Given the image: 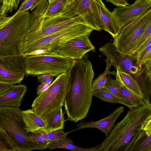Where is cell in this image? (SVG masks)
I'll return each instance as SVG.
<instances>
[{
	"mask_svg": "<svg viewBox=\"0 0 151 151\" xmlns=\"http://www.w3.org/2000/svg\"><path fill=\"white\" fill-rule=\"evenodd\" d=\"M68 74L69 88L63 104L65 121L76 123L87 116L92 104L94 73L91 62L82 59L74 60Z\"/></svg>",
	"mask_w": 151,
	"mask_h": 151,
	"instance_id": "obj_1",
	"label": "cell"
},
{
	"mask_svg": "<svg viewBox=\"0 0 151 151\" xmlns=\"http://www.w3.org/2000/svg\"><path fill=\"white\" fill-rule=\"evenodd\" d=\"M0 14V62L7 68L25 72L23 55L30 14L25 11L10 17Z\"/></svg>",
	"mask_w": 151,
	"mask_h": 151,
	"instance_id": "obj_2",
	"label": "cell"
},
{
	"mask_svg": "<svg viewBox=\"0 0 151 151\" xmlns=\"http://www.w3.org/2000/svg\"><path fill=\"white\" fill-rule=\"evenodd\" d=\"M151 115L150 103L130 109L96 151H129L142 130L143 123Z\"/></svg>",
	"mask_w": 151,
	"mask_h": 151,
	"instance_id": "obj_3",
	"label": "cell"
},
{
	"mask_svg": "<svg viewBox=\"0 0 151 151\" xmlns=\"http://www.w3.org/2000/svg\"><path fill=\"white\" fill-rule=\"evenodd\" d=\"M22 112L16 107H0V128L6 133L18 151L46 149L29 137L25 129Z\"/></svg>",
	"mask_w": 151,
	"mask_h": 151,
	"instance_id": "obj_4",
	"label": "cell"
},
{
	"mask_svg": "<svg viewBox=\"0 0 151 151\" xmlns=\"http://www.w3.org/2000/svg\"><path fill=\"white\" fill-rule=\"evenodd\" d=\"M69 86L68 72L58 75L48 88L35 98L31 109L47 120L63 106Z\"/></svg>",
	"mask_w": 151,
	"mask_h": 151,
	"instance_id": "obj_5",
	"label": "cell"
},
{
	"mask_svg": "<svg viewBox=\"0 0 151 151\" xmlns=\"http://www.w3.org/2000/svg\"><path fill=\"white\" fill-rule=\"evenodd\" d=\"M24 57L25 73L27 76L50 74L57 76L68 73L74 62V60L65 57L58 52L53 50Z\"/></svg>",
	"mask_w": 151,
	"mask_h": 151,
	"instance_id": "obj_6",
	"label": "cell"
},
{
	"mask_svg": "<svg viewBox=\"0 0 151 151\" xmlns=\"http://www.w3.org/2000/svg\"><path fill=\"white\" fill-rule=\"evenodd\" d=\"M93 30L84 24L75 25L41 37L25 47L23 55L38 50H50L58 52L69 41L76 37L89 35Z\"/></svg>",
	"mask_w": 151,
	"mask_h": 151,
	"instance_id": "obj_7",
	"label": "cell"
},
{
	"mask_svg": "<svg viewBox=\"0 0 151 151\" xmlns=\"http://www.w3.org/2000/svg\"><path fill=\"white\" fill-rule=\"evenodd\" d=\"M99 50L112 63L116 70L129 74L139 83L142 67L137 65L136 55L120 51L113 42L107 43L100 47Z\"/></svg>",
	"mask_w": 151,
	"mask_h": 151,
	"instance_id": "obj_8",
	"label": "cell"
},
{
	"mask_svg": "<svg viewBox=\"0 0 151 151\" xmlns=\"http://www.w3.org/2000/svg\"><path fill=\"white\" fill-rule=\"evenodd\" d=\"M93 0H68L63 9L57 14L61 16L73 19L93 30L100 31L102 27L93 15L91 7Z\"/></svg>",
	"mask_w": 151,
	"mask_h": 151,
	"instance_id": "obj_9",
	"label": "cell"
},
{
	"mask_svg": "<svg viewBox=\"0 0 151 151\" xmlns=\"http://www.w3.org/2000/svg\"><path fill=\"white\" fill-rule=\"evenodd\" d=\"M151 22V12L143 17L128 32H119L113 37V43L120 51L131 55L135 44Z\"/></svg>",
	"mask_w": 151,
	"mask_h": 151,
	"instance_id": "obj_10",
	"label": "cell"
},
{
	"mask_svg": "<svg viewBox=\"0 0 151 151\" xmlns=\"http://www.w3.org/2000/svg\"><path fill=\"white\" fill-rule=\"evenodd\" d=\"M151 7V2L136 0L132 4L114 9L112 12L121 29L133 20L143 15Z\"/></svg>",
	"mask_w": 151,
	"mask_h": 151,
	"instance_id": "obj_11",
	"label": "cell"
},
{
	"mask_svg": "<svg viewBox=\"0 0 151 151\" xmlns=\"http://www.w3.org/2000/svg\"><path fill=\"white\" fill-rule=\"evenodd\" d=\"M93 13L102 29L109 32L113 37L116 36L121 29L112 12L106 8L101 0H93Z\"/></svg>",
	"mask_w": 151,
	"mask_h": 151,
	"instance_id": "obj_12",
	"label": "cell"
},
{
	"mask_svg": "<svg viewBox=\"0 0 151 151\" xmlns=\"http://www.w3.org/2000/svg\"><path fill=\"white\" fill-rule=\"evenodd\" d=\"M89 35H81L68 41L62 47L59 53L62 55L74 60L82 59L83 56L95 47L89 38Z\"/></svg>",
	"mask_w": 151,
	"mask_h": 151,
	"instance_id": "obj_13",
	"label": "cell"
},
{
	"mask_svg": "<svg viewBox=\"0 0 151 151\" xmlns=\"http://www.w3.org/2000/svg\"><path fill=\"white\" fill-rule=\"evenodd\" d=\"M124 111V107L120 106L107 117L98 121L87 122L81 120L76 125L77 127L72 131L86 128H96L104 133L107 137L114 126L116 120Z\"/></svg>",
	"mask_w": 151,
	"mask_h": 151,
	"instance_id": "obj_14",
	"label": "cell"
},
{
	"mask_svg": "<svg viewBox=\"0 0 151 151\" xmlns=\"http://www.w3.org/2000/svg\"><path fill=\"white\" fill-rule=\"evenodd\" d=\"M27 90L24 85H14L8 92L0 96V107L19 108Z\"/></svg>",
	"mask_w": 151,
	"mask_h": 151,
	"instance_id": "obj_15",
	"label": "cell"
},
{
	"mask_svg": "<svg viewBox=\"0 0 151 151\" xmlns=\"http://www.w3.org/2000/svg\"><path fill=\"white\" fill-rule=\"evenodd\" d=\"M25 129L28 133H35L37 131L43 132L47 125V121L31 109L22 111Z\"/></svg>",
	"mask_w": 151,
	"mask_h": 151,
	"instance_id": "obj_16",
	"label": "cell"
},
{
	"mask_svg": "<svg viewBox=\"0 0 151 151\" xmlns=\"http://www.w3.org/2000/svg\"><path fill=\"white\" fill-rule=\"evenodd\" d=\"M139 85L141 97L146 104L150 103L151 96V60L142 66Z\"/></svg>",
	"mask_w": 151,
	"mask_h": 151,
	"instance_id": "obj_17",
	"label": "cell"
},
{
	"mask_svg": "<svg viewBox=\"0 0 151 151\" xmlns=\"http://www.w3.org/2000/svg\"><path fill=\"white\" fill-rule=\"evenodd\" d=\"M25 75L24 72L6 67L0 62V82L14 85L20 84Z\"/></svg>",
	"mask_w": 151,
	"mask_h": 151,
	"instance_id": "obj_18",
	"label": "cell"
},
{
	"mask_svg": "<svg viewBox=\"0 0 151 151\" xmlns=\"http://www.w3.org/2000/svg\"><path fill=\"white\" fill-rule=\"evenodd\" d=\"M116 79L122 85L136 95L141 97L139 84L131 75L119 70H116Z\"/></svg>",
	"mask_w": 151,
	"mask_h": 151,
	"instance_id": "obj_19",
	"label": "cell"
},
{
	"mask_svg": "<svg viewBox=\"0 0 151 151\" xmlns=\"http://www.w3.org/2000/svg\"><path fill=\"white\" fill-rule=\"evenodd\" d=\"M101 144L92 147L83 148L76 145L72 140L66 137L50 142L47 146V149L52 150L56 148H63L73 151H96L101 147Z\"/></svg>",
	"mask_w": 151,
	"mask_h": 151,
	"instance_id": "obj_20",
	"label": "cell"
},
{
	"mask_svg": "<svg viewBox=\"0 0 151 151\" xmlns=\"http://www.w3.org/2000/svg\"><path fill=\"white\" fill-rule=\"evenodd\" d=\"M114 82L124 101L128 104L136 108L146 104L142 97L127 89L116 80L114 79Z\"/></svg>",
	"mask_w": 151,
	"mask_h": 151,
	"instance_id": "obj_21",
	"label": "cell"
},
{
	"mask_svg": "<svg viewBox=\"0 0 151 151\" xmlns=\"http://www.w3.org/2000/svg\"><path fill=\"white\" fill-rule=\"evenodd\" d=\"M62 108L51 116L47 120L46 127L43 132L48 133L63 129L65 121Z\"/></svg>",
	"mask_w": 151,
	"mask_h": 151,
	"instance_id": "obj_22",
	"label": "cell"
},
{
	"mask_svg": "<svg viewBox=\"0 0 151 151\" xmlns=\"http://www.w3.org/2000/svg\"><path fill=\"white\" fill-rule=\"evenodd\" d=\"M93 96L98 98L99 99L106 102L123 104L130 109L135 108L133 106L128 104L124 100L115 96L105 88L94 91L93 92Z\"/></svg>",
	"mask_w": 151,
	"mask_h": 151,
	"instance_id": "obj_23",
	"label": "cell"
},
{
	"mask_svg": "<svg viewBox=\"0 0 151 151\" xmlns=\"http://www.w3.org/2000/svg\"><path fill=\"white\" fill-rule=\"evenodd\" d=\"M129 151H151V133L142 130Z\"/></svg>",
	"mask_w": 151,
	"mask_h": 151,
	"instance_id": "obj_24",
	"label": "cell"
},
{
	"mask_svg": "<svg viewBox=\"0 0 151 151\" xmlns=\"http://www.w3.org/2000/svg\"><path fill=\"white\" fill-rule=\"evenodd\" d=\"M105 61L106 63V66L104 71L92 82V89L93 92L97 90L104 88L108 79V77L107 76V75H116V72L115 71L110 70L111 66L112 65V63L107 58Z\"/></svg>",
	"mask_w": 151,
	"mask_h": 151,
	"instance_id": "obj_25",
	"label": "cell"
},
{
	"mask_svg": "<svg viewBox=\"0 0 151 151\" xmlns=\"http://www.w3.org/2000/svg\"><path fill=\"white\" fill-rule=\"evenodd\" d=\"M68 0H55L48 4V2L45 7L38 13L45 17L53 16L60 12L64 9Z\"/></svg>",
	"mask_w": 151,
	"mask_h": 151,
	"instance_id": "obj_26",
	"label": "cell"
},
{
	"mask_svg": "<svg viewBox=\"0 0 151 151\" xmlns=\"http://www.w3.org/2000/svg\"><path fill=\"white\" fill-rule=\"evenodd\" d=\"M0 151H18L6 133L0 128Z\"/></svg>",
	"mask_w": 151,
	"mask_h": 151,
	"instance_id": "obj_27",
	"label": "cell"
},
{
	"mask_svg": "<svg viewBox=\"0 0 151 151\" xmlns=\"http://www.w3.org/2000/svg\"><path fill=\"white\" fill-rule=\"evenodd\" d=\"M151 36V22L147 26L141 36L137 41L131 55H135Z\"/></svg>",
	"mask_w": 151,
	"mask_h": 151,
	"instance_id": "obj_28",
	"label": "cell"
},
{
	"mask_svg": "<svg viewBox=\"0 0 151 151\" xmlns=\"http://www.w3.org/2000/svg\"><path fill=\"white\" fill-rule=\"evenodd\" d=\"M29 135L34 141L45 147L47 149L50 142L47 139L45 132L39 131L35 133H31Z\"/></svg>",
	"mask_w": 151,
	"mask_h": 151,
	"instance_id": "obj_29",
	"label": "cell"
},
{
	"mask_svg": "<svg viewBox=\"0 0 151 151\" xmlns=\"http://www.w3.org/2000/svg\"><path fill=\"white\" fill-rule=\"evenodd\" d=\"M72 131L65 132L63 129L57 130L51 132L46 133L45 134L47 140L50 142L64 138Z\"/></svg>",
	"mask_w": 151,
	"mask_h": 151,
	"instance_id": "obj_30",
	"label": "cell"
},
{
	"mask_svg": "<svg viewBox=\"0 0 151 151\" xmlns=\"http://www.w3.org/2000/svg\"><path fill=\"white\" fill-rule=\"evenodd\" d=\"M104 88L115 96L125 101L124 98L120 93L114 84V79L111 77L110 74L108 75L107 81Z\"/></svg>",
	"mask_w": 151,
	"mask_h": 151,
	"instance_id": "obj_31",
	"label": "cell"
},
{
	"mask_svg": "<svg viewBox=\"0 0 151 151\" xmlns=\"http://www.w3.org/2000/svg\"><path fill=\"white\" fill-rule=\"evenodd\" d=\"M39 0H24L19 9L14 14L15 15L22 12L31 9Z\"/></svg>",
	"mask_w": 151,
	"mask_h": 151,
	"instance_id": "obj_32",
	"label": "cell"
},
{
	"mask_svg": "<svg viewBox=\"0 0 151 151\" xmlns=\"http://www.w3.org/2000/svg\"><path fill=\"white\" fill-rule=\"evenodd\" d=\"M55 76L54 75L50 74L40 75L38 76V81L40 83L50 84Z\"/></svg>",
	"mask_w": 151,
	"mask_h": 151,
	"instance_id": "obj_33",
	"label": "cell"
},
{
	"mask_svg": "<svg viewBox=\"0 0 151 151\" xmlns=\"http://www.w3.org/2000/svg\"><path fill=\"white\" fill-rule=\"evenodd\" d=\"M14 85L0 82V96L9 91L14 86Z\"/></svg>",
	"mask_w": 151,
	"mask_h": 151,
	"instance_id": "obj_34",
	"label": "cell"
},
{
	"mask_svg": "<svg viewBox=\"0 0 151 151\" xmlns=\"http://www.w3.org/2000/svg\"><path fill=\"white\" fill-rule=\"evenodd\" d=\"M142 128L147 135L151 133V115L144 122Z\"/></svg>",
	"mask_w": 151,
	"mask_h": 151,
	"instance_id": "obj_35",
	"label": "cell"
},
{
	"mask_svg": "<svg viewBox=\"0 0 151 151\" xmlns=\"http://www.w3.org/2000/svg\"><path fill=\"white\" fill-rule=\"evenodd\" d=\"M108 2L112 3L114 5L119 7H125L129 5L126 0H105Z\"/></svg>",
	"mask_w": 151,
	"mask_h": 151,
	"instance_id": "obj_36",
	"label": "cell"
},
{
	"mask_svg": "<svg viewBox=\"0 0 151 151\" xmlns=\"http://www.w3.org/2000/svg\"><path fill=\"white\" fill-rule=\"evenodd\" d=\"M50 85L41 83L37 88V95H39L46 91L49 88Z\"/></svg>",
	"mask_w": 151,
	"mask_h": 151,
	"instance_id": "obj_37",
	"label": "cell"
},
{
	"mask_svg": "<svg viewBox=\"0 0 151 151\" xmlns=\"http://www.w3.org/2000/svg\"><path fill=\"white\" fill-rule=\"evenodd\" d=\"M52 50H50L40 49L38 50L30 52L29 53L23 55L24 56L27 55H36L52 51Z\"/></svg>",
	"mask_w": 151,
	"mask_h": 151,
	"instance_id": "obj_38",
	"label": "cell"
},
{
	"mask_svg": "<svg viewBox=\"0 0 151 151\" xmlns=\"http://www.w3.org/2000/svg\"><path fill=\"white\" fill-rule=\"evenodd\" d=\"M21 0H8V1L12 4H14L16 3L17 5H18L19 1Z\"/></svg>",
	"mask_w": 151,
	"mask_h": 151,
	"instance_id": "obj_39",
	"label": "cell"
},
{
	"mask_svg": "<svg viewBox=\"0 0 151 151\" xmlns=\"http://www.w3.org/2000/svg\"><path fill=\"white\" fill-rule=\"evenodd\" d=\"M7 0H0V2L2 3L1 6H3L5 4Z\"/></svg>",
	"mask_w": 151,
	"mask_h": 151,
	"instance_id": "obj_40",
	"label": "cell"
},
{
	"mask_svg": "<svg viewBox=\"0 0 151 151\" xmlns=\"http://www.w3.org/2000/svg\"><path fill=\"white\" fill-rule=\"evenodd\" d=\"M55 0H47V2L48 4H50L52 3L53 1Z\"/></svg>",
	"mask_w": 151,
	"mask_h": 151,
	"instance_id": "obj_41",
	"label": "cell"
},
{
	"mask_svg": "<svg viewBox=\"0 0 151 151\" xmlns=\"http://www.w3.org/2000/svg\"><path fill=\"white\" fill-rule=\"evenodd\" d=\"M146 2H151V0H143Z\"/></svg>",
	"mask_w": 151,
	"mask_h": 151,
	"instance_id": "obj_42",
	"label": "cell"
}]
</instances>
